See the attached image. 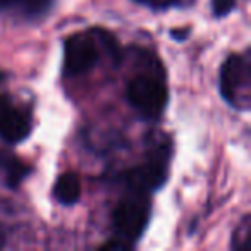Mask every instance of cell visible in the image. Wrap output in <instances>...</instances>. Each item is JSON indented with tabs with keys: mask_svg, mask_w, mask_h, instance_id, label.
Segmentation results:
<instances>
[{
	"mask_svg": "<svg viewBox=\"0 0 251 251\" xmlns=\"http://www.w3.org/2000/svg\"><path fill=\"white\" fill-rule=\"evenodd\" d=\"M136 69L126 83V101L147 122H158L169 105L167 71L153 50L134 49Z\"/></svg>",
	"mask_w": 251,
	"mask_h": 251,
	"instance_id": "1",
	"label": "cell"
},
{
	"mask_svg": "<svg viewBox=\"0 0 251 251\" xmlns=\"http://www.w3.org/2000/svg\"><path fill=\"white\" fill-rule=\"evenodd\" d=\"M122 184V195L112 212V237L101 248L129 250L143 237L151 219V191L133 181L115 179Z\"/></svg>",
	"mask_w": 251,
	"mask_h": 251,
	"instance_id": "2",
	"label": "cell"
},
{
	"mask_svg": "<svg viewBox=\"0 0 251 251\" xmlns=\"http://www.w3.org/2000/svg\"><path fill=\"white\" fill-rule=\"evenodd\" d=\"M121 47L110 31L91 28L67 36L64 42V79H79L108 60L114 66L121 64Z\"/></svg>",
	"mask_w": 251,
	"mask_h": 251,
	"instance_id": "3",
	"label": "cell"
},
{
	"mask_svg": "<svg viewBox=\"0 0 251 251\" xmlns=\"http://www.w3.org/2000/svg\"><path fill=\"white\" fill-rule=\"evenodd\" d=\"M172 155H174V143L169 134L157 133L151 134L145 147V157L140 165L124 171L115 176L114 179H124L141 184L148 191L155 193L164 188L171 174Z\"/></svg>",
	"mask_w": 251,
	"mask_h": 251,
	"instance_id": "4",
	"label": "cell"
},
{
	"mask_svg": "<svg viewBox=\"0 0 251 251\" xmlns=\"http://www.w3.org/2000/svg\"><path fill=\"white\" fill-rule=\"evenodd\" d=\"M220 97L237 112H248L251 107V59L250 50L230 53L220 67Z\"/></svg>",
	"mask_w": 251,
	"mask_h": 251,
	"instance_id": "5",
	"label": "cell"
},
{
	"mask_svg": "<svg viewBox=\"0 0 251 251\" xmlns=\"http://www.w3.org/2000/svg\"><path fill=\"white\" fill-rule=\"evenodd\" d=\"M33 131V107L12 93H0V140L19 145Z\"/></svg>",
	"mask_w": 251,
	"mask_h": 251,
	"instance_id": "6",
	"label": "cell"
},
{
	"mask_svg": "<svg viewBox=\"0 0 251 251\" xmlns=\"http://www.w3.org/2000/svg\"><path fill=\"white\" fill-rule=\"evenodd\" d=\"M53 0H0V16L33 21L43 18L52 9Z\"/></svg>",
	"mask_w": 251,
	"mask_h": 251,
	"instance_id": "7",
	"label": "cell"
},
{
	"mask_svg": "<svg viewBox=\"0 0 251 251\" xmlns=\"http://www.w3.org/2000/svg\"><path fill=\"white\" fill-rule=\"evenodd\" d=\"M29 174L31 167L18 155L0 151V186L5 189H18Z\"/></svg>",
	"mask_w": 251,
	"mask_h": 251,
	"instance_id": "8",
	"label": "cell"
},
{
	"mask_svg": "<svg viewBox=\"0 0 251 251\" xmlns=\"http://www.w3.org/2000/svg\"><path fill=\"white\" fill-rule=\"evenodd\" d=\"M81 193H83V184H81V177L76 172H64V174H60L52 189L55 201L64 206L76 205L81 200Z\"/></svg>",
	"mask_w": 251,
	"mask_h": 251,
	"instance_id": "9",
	"label": "cell"
},
{
	"mask_svg": "<svg viewBox=\"0 0 251 251\" xmlns=\"http://www.w3.org/2000/svg\"><path fill=\"white\" fill-rule=\"evenodd\" d=\"M251 234V224L250 215H244L243 220L237 224L236 230L232 232V239H230V248H246L248 237Z\"/></svg>",
	"mask_w": 251,
	"mask_h": 251,
	"instance_id": "10",
	"label": "cell"
},
{
	"mask_svg": "<svg viewBox=\"0 0 251 251\" xmlns=\"http://www.w3.org/2000/svg\"><path fill=\"white\" fill-rule=\"evenodd\" d=\"M237 0H212V12L215 18H227L236 9Z\"/></svg>",
	"mask_w": 251,
	"mask_h": 251,
	"instance_id": "11",
	"label": "cell"
},
{
	"mask_svg": "<svg viewBox=\"0 0 251 251\" xmlns=\"http://www.w3.org/2000/svg\"><path fill=\"white\" fill-rule=\"evenodd\" d=\"M133 2L145 5V7H150L153 11H164V9H169L172 5H181L182 0H133Z\"/></svg>",
	"mask_w": 251,
	"mask_h": 251,
	"instance_id": "12",
	"label": "cell"
},
{
	"mask_svg": "<svg viewBox=\"0 0 251 251\" xmlns=\"http://www.w3.org/2000/svg\"><path fill=\"white\" fill-rule=\"evenodd\" d=\"M5 244V230H4V226H2V222H0V248Z\"/></svg>",
	"mask_w": 251,
	"mask_h": 251,
	"instance_id": "13",
	"label": "cell"
},
{
	"mask_svg": "<svg viewBox=\"0 0 251 251\" xmlns=\"http://www.w3.org/2000/svg\"><path fill=\"white\" fill-rule=\"evenodd\" d=\"M7 77H9V76H7V74H5V73H0V84L4 83V81L7 79Z\"/></svg>",
	"mask_w": 251,
	"mask_h": 251,
	"instance_id": "14",
	"label": "cell"
}]
</instances>
